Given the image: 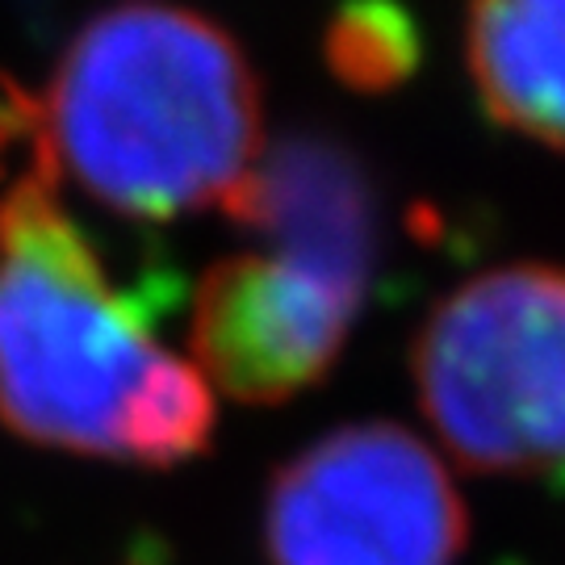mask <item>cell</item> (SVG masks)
<instances>
[{
    "instance_id": "6da1fadb",
    "label": "cell",
    "mask_w": 565,
    "mask_h": 565,
    "mask_svg": "<svg viewBox=\"0 0 565 565\" xmlns=\"http://www.w3.org/2000/svg\"><path fill=\"white\" fill-rule=\"evenodd\" d=\"M151 315L63 210L60 172L21 168L0 198V424L93 461H193L214 436V390Z\"/></svg>"
},
{
    "instance_id": "7a4b0ae2",
    "label": "cell",
    "mask_w": 565,
    "mask_h": 565,
    "mask_svg": "<svg viewBox=\"0 0 565 565\" xmlns=\"http://www.w3.org/2000/svg\"><path fill=\"white\" fill-rule=\"evenodd\" d=\"M39 130L55 172L126 218L226 210L264 156L260 84L210 18L121 0L63 51Z\"/></svg>"
},
{
    "instance_id": "3957f363",
    "label": "cell",
    "mask_w": 565,
    "mask_h": 565,
    "mask_svg": "<svg viewBox=\"0 0 565 565\" xmlns=\"http://www.w3.org/2000/svg\"><path fill=\"white\" fill-rule=\"evenodd\" d=\"M411 373L461 469L565 473V268L503 264L457 285L419 327Z\"/></svg>"
},
{
    "instance_id": "277c9868",
    "label": "cell",
    "mask_w": 565,
    "mask_h": 565,
    "mask_svg": "<svg viewBox=\"0 0 565 565\" xmlns=\"http://www.w3.org/2000/svg\"><path fill=\"white\" fill-rule=\"evenodd\" d=\"M469 515L445 457L398 424H343L277 469L268 565H457Z\"/></svg>"
},
{
    "instance_id": "5b68a950",
    "label": "cell",
    "mask_w": 565,
    "mask_h": 565,
    "mask_svg": "<svg viewBox=\"0 0 565 565\" xmlns=\"http://www.w3.org/2000/svg\"><path fill=\"white\" fill-rule=\"evenodd\" d=\"M377 256L268 239V252L210 264L189 319L193 369L243 406L289 403L319 385L369 302Z\"/></svg>"
},
{
    "instance_id": "8992f818",
    "label": "cell",
    "mask_w": 565,
    "mask_h": 565,
    "mask_svg": "<svg viewBox=\"0 0 565 565\" xmlns=\"http://www.w3.org/2000/svg\"><path fill=\"white\" fill-rule=\"evenodd\" d=\"M465 55L490 118L565 151V0H469Z\"/></svg>"
},
{
    "instance_id": "52a82bcc",
    "label": "cell",
    "mask_w": 565,
    "mask_h": 565,
    "mask_svg": "<svg viewBox=\"0 0 565 565\" xmlns=\"http://www.w3.org/2000/svg\"><path fill=\"white\" fill-rule=\"evenodd\" d=\"M415 30L394 0H348L327 30V63L352 88H390L415 67Z\"/></svg>"
}]
</instances>
